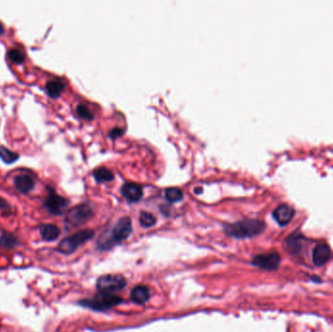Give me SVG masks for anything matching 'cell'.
<instances>
[{
	"label": "cell",
	"mask_w": 333,
	"mask_h": 332,
	"mask_svg": "<svg viewBox=\"0 0 333 332\" xmlns=\"http://www.w3.org/2000/svg\"><path fill=\"white\" fill-rule=\"evenodd\" d=\"M331 256V250L325 244L316 246V248L313 251V262L317 266L324 265L326 262L329 261Z\"/></svg>",
	"instance_id": "obj_11"
},
{
	"label": "cell",
	"mask_w": 333,
	"mask_h": 332,
	"mask_svg": "<svg viewBox=\"0 0 333 332\" xmlns=\"http://www.w3.org/2000/svg\"><path fill=\"white\" fill-rule=\"evenodd\" d=\"M123 196L130 202H137L143 197V189L136 183H126L122 187Z\"/></svg>",
	"instance_id": "obj_13"
},
{
	"label": "cell",
	"mask_w": 333,
	"mask_h": 332,
	"mask_svg": "<svg viewBox=\"0 0 333 332\" xmlns=\"http://www.w3.org/2000/svg\"><path fill=\"white\" fill-rule=\"evenodd\" d=\"M0 211L5 213H9L11 211V206L2 197H0Z\"/></svg>",
	"instance_id": "obj_24"
},
{
	"label": "cell",
	"mask_w": 333,
	"mask_h": 332,
	"mask_svg": "<svg viewBox=\"0 0 333 332\" xmlns=\"http://www.w3.org/2000/svg\"><path fill=\"white\" fill-rule=\"evenodd\" d=\"M122 132H123V131H122L121 129H119V128H117V129H114L113 131H111V132H110V137H112V138L119 137L120 135H122V134H123Z\"/></svg>",
	"instance_id": "obj_25"
},
{
	"label": "cell",
	"mask_w": 333,
	"mask_h": 332,
	"mask_svg": "<svg viewBox=\"0 0 333 332\" xmlns=\"http://www.w3.org/2000/svg\"><path fill=\"white\" fill-rule=\"evenodd\" d=\"M19 245L18 238L8 232H4L0 235V248L5 250L15 249Z\"/></svg>",
	"instance_id": "obj_16"
},
{
	"label": "cell",
	"mask_w": 333,
	"mask_h": 332,
	"mask_svg": "<svg viewBox=\"0 0 333 332\" xmlns=\"http://www.w3.org/2000/svg\"><path fill=\"white\" fill-rule=\"evenodd\" d=\"M0 159H1L6 165H12L20 159V155L7 148L6 146L0 145Z\"/></svg>",
	"instance_id": "obj_17"
},
{
	"label": "cell",
	"mask_w": 333,
	"mask_h": 332,
	"mask_svg": "<svg viewBox=\"0 0 333 332\" xmlns=\"http://www.w3.org/2000/svg\"><path fill=\"white\" fill-rule=\"evenodd\" d=\"M265 223L259 219H244L238 222L224 226V232L235 239L253 238L261 234L265 229Z\"/></svg>",
	"instance_id": "obj_1"
},
{
	"label": "cell",
	"mask_w": 333,
	"mask_h": 332,
	"mask_svg": "<svg viewBox=\"0 0 333 332\" xmlns=\"http://www.w3.org/2000/svg\"><path fill=\"white\" fill-rule=\"evenodd\" d=\"M281 262V256L277 253H270L266 254H258L254 257L253 264L263 270H276Z\"/></svg>",
	"instance_id": "obj_8"
},
{
	"label": "cell",
	"mask_w": 333,
	"mask_h": 332,
	"mask_svg": "<svg viewBox=\"0 0 333 332\" xmlns=\"http://www.w3.org/2000/svg\"><path fill=\"white\" fill-rule=\"evenodd\" d=\"M94 236H95V232L92 229H85V230L76 232L73 235L66 237L60 242L58 246V252L63 254H71L81 245L93 239Z\"/></svg>",
	"instance_id": "obj_4"
},
{
	"label": "cell",
	"mask_w": 333,
	"mask_h": 332,
	"mask_svg": "<svg viewBox=\"0 0 333 332\" xmlns=\"http://www.w3.org/2000/svg\"><path fill=\"white\" fill-rule=\"evenodd\" d=\"M13 183L17 191L22 194H29L34 189L36 185L35 175L30 172L22 173L14 177Z\"/></svg>",
	"instance_id": "obj_9"
},
{
	"label": "cell",
	"mask_w": 333,
	"mask_h": 332,
	"mask_svg": "<svg viewBox=\"0 0 333 332\" xmlns=\"http://www.w3.org/2000/svg\"><path fill=\"white\" fill-rule=\"evenodd\" d=\"M165 196H166L168 201H170L172 203H175V202L180 201L183 198V193L177 187H170V188L166 189Z\"/></svg>",
	"instance_id": "obj_20"
},
{
	"label": "cell",
	"mask_w": 333,
	"mask_h": 332,
	"mask_svg": "<svg viewBox=\"0 0 333 332\" xmlns=\"http://www.w3.org/2000/svg\"><path fill=\"white\" fill-rule=\"evenodd\" d=\"M5 33V27L3 26V24L0 22V34H4Z\"/></svg>",
	"instance_id": "obj_26"
},
{
	"label": "cell",
	"mask_w": 333,
	"mask_h": 332,
	"mask_svg": "<svg viewBox=\"0 0 333 332\" xmlns=\"http://www.w3.org/2000/svg\"><path fill=\"white\" fill-rule=\"evenodd\" d=\"M7 57L8 59L15 64H23L26 61V54L20 50V49H17V48H13V49H10L7 53Z\"/></svg>",
	"instance_id": "obj_19"
},
{
	"label": "cell",
	"mask_w": 333,
	"mask_h": 332,
	"mask_svg": "<svg viewBox=\"0 0 333 332\" xmlns=\"http://www.w3.org/2000/svg\"><path fill=\"white\" fill-rule=\"evenodd\" d=\"M94 176L96 181L98 182H107L112 180L114 175L112 172H110L108 169L104 167H99L94 171Z\"/></svg>",
	"instance_id": "obj_18"
},
{
	"label": "cell",
	"mask_w": 333,
	"mask_h": 332,
	"mask_svg": "<svg viewBox=\"0 0 333 332\" xmlns=\"http://www.w3.org/2000/svg\"><path fill=\"white\" fill-rule=\"evenodd\" d=\"M294 213L295 210L291 206L287 204H282L274 209L273 217L275 218L279 225L285 226L290 222V220L294 216Z\"/></svg>",
	"instance_id": "obj_10"
},
{
	"label": "cell",
	"mask_w": 333,
	"mask_h": 332,
	"mask_svg": "<svg viewBox=\"0 0 333 332\" xmlns=\"http://www.w3.org/2000/svg\"><path fill=\"white\" fill-rule=\"evenodd\" d=\"M124 299L119 295L114 293H105V292H98L93 298L90 299H82L78 302V304L84 308L91 309L94 311H107L119 304L123 303Z\"/></svg>",
	"instance_id": "obj_2"
},
{
	"label": "cell",
	"mask_w": 333,
	"mask_h": 332,
	"mask_svg": "<svg viewBox=\"0 0 333 332\" xmlns=\"http://www.w3.org/2000/svg\"><path fill=\"white\" fill-rule=\"evenodd\" d=\"M300 238L301 237H296V236H293V237H289L287 240H286V247L287 249L292 252V253H298L299 250L301 249L300 247Z\"/></svg>",
	"instance_id": "obj_23"
},
{
	"label": "cell",
	"mask_w": 333,
	"mask_h": 332,
	"mask_svg": "<svg viewBox=\"0 0 333 332\" xmlns=\"http://www.w3.org/2000/svg\"><path fill=\"white\" fill-rule=\"evenodd\" d=\"M150 298L149 288L145 285H138L131 291V299L136 304H144Z\"/></svg>",
	"instance_id": "obj_15"
},
{
	"label": "cell",
	"mask_w": 333,
	"mask_h": 332,
	"mask_svg": "<svg viewBox=\"0 0 333 332\" xmlns=\"http://www.w3.org/2000/svg\"><path fill=\"white\" fill-rule=\"evenodd\" d=\"M76 113L82 119H86V120L93 119V113L90 111V109L87 106H85L84 104L77 105V107H76Z\"/></svg>",
	"instance_id": "obj_22"
},
{
	"label": "cell",
	"mask_w": 333,
	"mask_h": 332,
	"mask_svg": "<svg viewBox=\"0 0 333 332\" xmlns=\"http://www.w3.org/2000/svg\"><path fill=\"white\" fill-rule=\"evenodd\" d=\"M132 231H133V227H132L131 218L128 216H124L114 226L112 233H111V238H112L115 244L122 243L123 241L127 240L131 236Z\"/></svg>",
	"instance_id": "obj_7"
},
{
	"label": "cell",
	"mask_w": 333,
	"mask_h": 332,
	"mask_svg": "<svg viewBox=\"0 0 333 332\" xmlns=\"http://www.w3.org/2000/svg\"><path fill=\"white\" fill-rule=\"evenodd\" d=\"M126 285L127 281L122 275H103L97 279L95 287L99 292L113 293L123 289Z\"/></svg>",
	"instance_id": "obj_6"
},
{
	"label": "cell",
	"mask_w": 333,
	"mask_h": 332,
	"mask_svg": "<svg viewBox=\"0 0 333 332\" xmlns=\"http://www.w3.org/2000/svg\"><path fill=\"white\" fill-rule=\"evenodd\" d=\"M48 195L43 202V206L45 210L51 215H62L67 209L69 201L59 195L56 190L52 187H47Z\"/></svg>",
	"instance_id": "obj_5"
},
{
	"label": "cell",
	"mask_w": 333,
	"mask_h": 332,
	"mask_svg": "<svg viewBox=\"0 0 333 332\" xmlns=\"http://www.w3.org/2000/svg\"><path fill=\"white\" fill-rule=\"evenodd\" d=\"M65 89V84L61 79L49 80L45 85V92L47 95L53 99L60 97L62 93Z\"/></svg>",
	"instance_id": "obj_12"
},
{
	"label": "cell",
	"mask_w": 333,
	"mask_h": 332,
	"mask_svg": "<svg viewBox=\"0 0 333 332\" xmlns=\"http://www.w3.org/2000/svg\"><path fill=\"white\" fill-rule=\"evenodd\" d=\"M39 233L44 241L54 242L60 237L61 230L55 224H41L39 226Z\"/></svg>",
	"instance_id": "obj_14"
},
{
	"label": "cell",
	"mask_w": 333,
	"mask_h": 332,
	"mask_svg": "<svg viewBox=\"0 0 333 332\" xmlns=\"http://www.w3.org/2000/svg\"><path fill=\"white\" fill-rule=\"evenodd\" d=\"M140 222L143 227L149 228L156 224L157 219L152 213L147 212V211H143L140 216Z\"/></svg>",
	"instance_id": "obj_21"
},
{
	"label": "cell",
	"mask_w": 333,
	"mask_h": 332,
	"mask_svg": "<svg viewBox=\"0 0 333 332\" xmlns=\"http://www.w3.org/2000/svg\"><path fill=\"white\" fill-rule=\"evenodd\" d=\"M93 214L94 210L89 204L83 203L77 205L67 211L64 219V224L67 229L79 227L85 224L93 216Z\"/></svg>",
	"instance_id": "obj_3"
}]
</instances>
